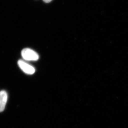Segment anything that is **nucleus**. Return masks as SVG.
Masks as SVG:
<instances>
[{
    "mask_svg": "<svg viewBox=\"0 0 128 128\" xmlns=\"http://www.w3.org/2000/svg\"><path fill=\"white\" fill-rule=\"evenodd\" d=\"M21 55L24 59L27 61H36L39 58L37 52L29 48H25L22 50Z\"/></svg>",
    "mask_w": 128,
    "mask_h": 128,
    "instance_id": "1",
    "label": "nucleus"
},
{
    "mask_svg": "<svg viewBox=\"0 0 128 128\" xmlns=\"http://www.w3.org/2000/svg\"><path fill=\"white\" fill-rule=\"evenodd\" d=\"M18 66L24 73L28 74H32L35 72V68L30 64L22 60H19L18 62Z\"/></svg>",
    "mask_w": 128,
    "mask_h": 128,
    "instance_id": "2",
    "label": "nucleus"
},
{
    "mask_svg": "<svg viewBox=\"0 0 128 128\" xmlns=\"http://www.w3.org/2000/svg\"><path fill=\"white\" fill-rule=\"evenodd\" d=\"M8 98L7 92L5 90L0 92V112L4 110Z\"/></svg>",
    "mask_w": 128,
    "mask_h": 128,
    "instance_id": "3",
    "label": "nucleus"
},
{
    "mask_svg": "<svg viewBox=\"0 0 128 128\" xmlns=\"http://www.w3.org/2000/svg\"><path fill=\"white\" fill-rule=\"evenodd\" d=\"M44 2H46V3H49V2H50L52 1V0H43Z\"/></svg>",
    "mask_w": 128,
    "mask_h": 128,
    "instance_id": "4",
    "label": "nucleus"
}]
</instances>
